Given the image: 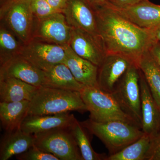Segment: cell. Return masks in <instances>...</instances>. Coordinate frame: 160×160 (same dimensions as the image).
Wrapping results in <instances>:
<instances>
[{
	"instance_id": "6da1fadb",
	"label": "cell",
	"mask_w": 160,
	"mask_h": 160,
	"mask_svg": "<svg viewBox=\"0 0 160 160\" xmlns=\"http://www.w3.org/2000/svg\"><path fill=\"white\" fill-rule=\"evenodd\" d=\"M94 11L98 32L107 54L122 55L136 63L155 42L149 29L140 28L126 20L112 5Z\"/></svg>"
},
{
	"instance_id": "7a4b0ae2",
	"label": "cell",
	"mask_w": 160,
	"mask_h": 160,
	"mask_svg": "<svg viewBox=\"0 0 160 160\" xmlns=\"http://www.w3.org/2000/svg\"><path fill=\"white\" fill-rule=\"evenodd\" d=\"M87 111L80 92L42 86L30 101L27 115Z\"/></svg>"
},
{
	"instance_id": "3957f363",
	"label": "cell",
	"mask_w": 160,
	"mask_h": 160,
	"mask_svg": "<svg viewBox=\"0 0 160 160\" xmlns=\"http://www.w3.org/2000/svg\"><path fill=\"white\" fill-rule=\"evenodd\" d=\"M81 123L89 133L102 142L109 155L117 153L144 133L137 125L121 120L97 122L89 118Z\"/></svg>"
},
{
	"instance_id": "277c9868",
	"label": "cell",
	"mask_w": 160,
	"mask_h": 160,
	"mask_svg": "<svg viewBox=\"0 0 160 160\" xmlns=\"http://www.w3.org/2000/svg\"><path fill=\"white\" fill-rule=\"evenodd\" d=\"M80 92L91 120L97 122L121 120L139 127L121 108L112 93L103 91L99 87L86 86H84Z\"/></svg>"
},
{
	"instance_id": "5b68a950",
	"label": "cell",
	"mask_w": 160,
	"mask_h": 160,
	"mask_svg": "<svg viewBox=\"0 0 160 160\" xmlns=\"http://www.w3.org/2000/svg\"><path fill=\"white\" fill-rule=\"evenodd\" d=\"M139 69L134 62L123 76L112 93L121 108L142 128Z\"/></svg>"
},
{
	"instance_id": "8992f818",
	"label": "cell",
	"mask_w": 160,
	"mask_h": 160,
	"mask_svg": "<svg viewBox=\"0 0 160 160\" xmlns=\"http://www.w3.org/2000/svg\"><path fill=\"white\" fill-rule=\"evenodd\" d=\"M34 136L35 146L60 160H83L69 127L52 129Z\"/></svg>"
},
{
	"instance_id": "52a82bcc",
	"label": "cell",
	"mask_w": 160,
	"mask_h": 160,
	"mask_svg": "<svg viewBox=\"0 0 160 160\" xmlns=\"http://www.w3.org/2000/svg\"><path fill=\"white\" fill-rule=\"evenodd\" d=\"M34 16L30 0H11L1 9V18L24 45L32 38Z\"/></svg>"
},
{
	"instance_id": "ba28073f",
	"label": "cell",
	"mask_w": 160,
	"mask_h": 160,
	"mask_svg": "<svg viewBox=\"0 0 160 160\" xmlns=\"http://www.w3.org/2000/svg\"><path fill=\"white\" fill-rule=\"evenodd\" d=\"M19 55L44 71L63 63L66 58L62 46L34 38L24 45Z\"/></svg>"
},
{
	"instance_id": "9c48e42d",
	"label": "cell",
	"mask_w": 160,
	"mask_h": 160,
	"mask_svg": "<svg viewBox=\"0 0 160 160\" xmlns=\"http://www.w3.org/2000/svg\"><path fill=\"white\" fill-rule=\"evenodd\" d=\"M32 37L60 46L69 44L72 27L63 12H56L47 17L36 19Z\"/></svg>"
},
{
	"instance_id": "30bf717a",
	"label": "cell",
	"mask_w": 160,
	"mask_h": 160,
	"mask_svg": "<svg viewBox=\"0 0 160 160\" xmlns=\"http://www.w3.org/2000/svg\"><path fill=\"white\" fill-rule=\"evenodd\" d=\"M69 45L80 57L99 67L107 53L99 36L72 28Z\"/></svg>"
},
{
	"instance_id": "8fae6325",
	"label": "cell",
	"mask_w": 160,
	"mask_h": 160,
	"mask_svg": "<svg viewBox=\"0 0 160 160\" xmlns=\"http://www.w3.org/2000/svg\"><path fill=\"white\" fill-rule=\"evenodd\" d=\"M134 62L131 59L122 55H106L102 65L98 67L99 88L106 92L112 93L119 81Z\"/></svg>"
},
{
	"instance_id": "7c38bea8",
	"label": "cell",
	"mask_w": 160,
	"mask_h": 160,
	"mask_svg": "<svg viewBox=\"0 0 160 160\" xmlns=\"http://www.w3.org/2000/svg\"><path fill=\"white\" fill-rule=\"evenodd\" d=\"M13 78L39 88L45 85V72L18 55L1 65L0 78Z\"/></svg>"
},
{
	"instance_id": "4fadbf2b",
	"label": "cell",
	"mask_w": 160,
	"mask_h": 160,
	"mask_svg": "<svg viewBox=\"0 0 160 160\" xmlns=\"http://www.w3.org/2000/svg\"><path fill=\"white\" fill-rule=\"evenodd\" d=\"M62 12L72 28L99 36L95 12L86 0H68Z\"/></svg>"
},
{
	"instance_id": "5bb4252c",
	"label": "cell",
	"mask_w": 160,
	"mask_h": 160,
	"mask_svg": "<svg viewBox=\"0 0 160 160\" xmlns=\"http://www.w3.org/2000/svg\"><path fill=\"white\" fill-rule=\"evenodd\" d=\"M112 7L120 15L140 28L149 29L160 25V6L149 0L126 8Z\"/></svg>"
},
{
	"instance_id": "9a60e30c",
	"label": "cell",
	"mask_w": 160,
	"mask_h": 160,
	"mask_svg": "<svg viewBox=\"0 0 160 160\" xmlns=\"http://www.w3.org/2000/svg\"><path fill=\"white\" fill-rule=\"evenodd\" d=\"M139 75L142 129L144 133L152 137L160 130V108L152 96L145 76L140 69Z\"/></svg>"
},
{
	"instance_id": "2e32d148",
	"label": "cell",
	"mask_w": 160,
	"mask_h": 160,
	"mask_svg": "<svg viewBox=\"0 0 160 160\" xmlns=\"http://www.w3.org/2000/svg\"><path fill=\"white\" fill-rule=\"evenodd\" d=\"M62 46L66 53L63 63L68 66L77 81L84 86L99 87L98 83V67L78 55L69 44Z\"/></svg>"
},
{
	"instance_id": "e0dca14e",
	"label": "cell",
	"mask_w": 160,
	"mask_h": 160,
	"mask_svg": "<svg viewBox=\"0 0 160 160\" xmlns=\"http://www.w3.org/2000/svg\"><path fill=\"white\" fill-rule=\"evenodd\" d=\"M75 118L69 112L45 115H27L23 120L21 129L34 135L58 128H69Z\"/></svg>"
},
{
	"instance_id": "ac0fdd59",
	"label": "cell",
	"mask_w": 160,
	"mask_h": 160,
	"mask_svg": "<svg viewBox=\"0 0 160 160\" xmlns=\"http://www.w3.org/2000/svg\"><path fill=\"white\" fill-rule=\"evenodd\" d=\"M34 135L29 134L21 129L6 132L1 141L0 160H8L27 151L34 145Z\"/></svg>"
},
{
	"instance_id": "d6986e66",
	"label": "cell",
	"mask_w": 160,
	"mask_h": 160,
	"mask_svg": "<svg viewBox=\"0 0 160 160\" xmlns=\"http://www.w3.org/2000/svg\"><path fill=\"white\" fill-rule=\"evenodd\" d=\"M38 88L13 78H0L1 102L30 101Z\"/></svg>"
},
{
	"instance_id": "ffe728a7",
	"label": "cell",
	"mask_w": 160,
	"mask_h": 160,
	"mask_svg": "<svg viewBox=\"0 0 160 160\" xmlns=\"http://www.w3.org/2000/svg\"><path fill=\"white\" fill-rule=\"evenodd\" d=\"M30 101L0 102V119L6 132L21 129L23 120L28 114Z\"/></svg>"
},
{
	"instance_id": "44dd1931",
	"label": "cell",
	"mask_w": 160,
	"mask_h": 160,
	"mask_svg": "<svg viewBox=\"0 0 160 160\" xmlns=\"http://www.w3.org/2000/svg\"><path fill=\"white\" fill-rule=\"evenodd\" d=\"M44 72L45 82L43 86L78 92L81 91L84 87L75 78L68 66L64 63L55 65Z\"/></svg>"
},
{
	"instance_id": "7402d4cb",
	"label": "cell",
	"mask_w": 160,
	"mask_h": 160,
	"mask_svg": "<svg viewBox=\"0 0 160 160\" xmlns=\"http://www.w3.org/2000/svg\"><path fill=\"white\" fill-rule=\"evenodd\" d=\"M142 72L156 102L160 108V66L150 49L136 62Z\"/></svg>"
},
{
	"instance_id": "603a6c76",
	"label": "cell",
	"mask_w": 160,
	"mask_h": 160,
	"mask_svg": "<svg viewBox=\"0 0 160 160\" xmlns=\"http://www.w3.org/2000/svg\"><path fill=\"white\" fill-rule=\"evenodd\" d=\"M83 160H106L107 156L105 153L96 152L92 146L90 139L85 128L76 118L69 127Z\"/></svg>"
},
{
	"instance_id": "cb8c5ba5",
	"label": "cell",
	"mask_w": 160,
	"mask_h": 160,
	"mask_svg": "<svg viewBox=\"0 0 160 160\" xmlns=\"http://www.w3.org/2000/svg\"><path fill=\"white\" fill-rule=\"evenodd\" d=\"M151 138L144 133L139 138L117 153L108 156L106 160H146Z\"/></svg>"
},
{
	"instance_id": "d4e9b609",
	"label": "cell",
	"mask_w": 160,
	"mask_h": 160,
	"mask_svg": "<svg viewBox=\"0 0 160 160\" xmlns=\"http://www.w3.org/2000/svg\"><path fill=\"white\" fill-rule=\"evenodd\" d=\"M9 29L3 25H1L0 29L1 65L19 55L24 46V44L19 40L17 39L16 36Z\"/></svg>"
},
{
	"instance_id": "484cf974",
	"label": "cell",
	"mask_w": 160,
	"mask_h": 160,
	"mask_svg": "<svg viewBox=\"0 0 160 160\" xmlns=\"http://www.w3.org/2000/svg\"><path fill=\"white\" fill-rule=\"evenodd\" d=\"M17 159L20 160H60L53 154L43 151L35 145L27 151L17 156Z\"/></svg>"
},
{
	"instance_id": "4316f807",
	"label": "cell",
	"mask_w": 160,
	"mask_h": 160,
	"mask_svg": "<svg viewBox=\"0 0 160 160\" xmlns=\"http://www.w3.org/2000/svg\"><path fill=\"white\" fill-rule=\"evenodd\" d=\"M30 6L33 16L37 19L58 12L46 0H30Z\"/></svg>"
},
{
	"instance_id": "83f0119b",
	"label": "cell",
	"mask_w": 160,
	"mask_h": 160,
	"mask_svg": "<svg viewBox=\"0 0 160 160\" xmlns=\"http://www.w3.org/2000/svg\"><path fill=\"white\" fill-rule=\"evenodd\" d=\"M146 160H160V130L151 138Z\"/></svg>"
},
{
	"instance_id": "f1b7e54d",
	"label": "cell",
	"mask_w": 160,
	"mask_h": 160,
	"mask_svg": "<svg viewBox=\"0 0 160 160\" xmlns=\"http://www.w3.org/2000/svg\"><path fill=\"white\" fill-rule=\"evenodd\" d=\"M114 7L124 8L136 5L143 0H106Z\"/></svg>"
},
{
	"instance_id": "f546056e",
	"label": "cell",
	"mask_w": 160,
	"mask_h": 160,
	"mask_svg": "<svg viewBox=\"0 0 160 160\" xmlns=\"http://www.w3.org/2000/svg\"><path fill=\"white\" fill-rule=\"evenodd\" d=\"M50 5L58 12H62L66 8L68 0H46Z\"/></svg>"
},
{
	"instance_id": "4dcf8cb0",
	"label": "cell",
	"mask_w": 160,
	"mask_h": 160,
	"mask_svg": "<svg viewBox=\"0 0 160 160\" xmlns=\"http://www.w3.org/2000/svg\"><path fill=\"white\" fill-rule=\"evenodd\" d=\"M86 1L94 10L112 5L106 0H86Z\"/></svg>"
},
{
	"instance_id": "1f68e13d",
	"label": "cell",
	"mask_w": 160,
	"mask_h": 160,
	"mask_svg": "<svg viewBox=\"0 0 160 160\" xmlns=\"http://www.w3.org/2000/svg\"><path fill=\"white\" fill-rule=\"evenodd\" d=\"M150 51L160 66V42H155L151 46Z\"/></svg>"
},
{
	"instance_id": "d6a6232c",
	"label": "cell",
	"mask_w": 160,
	"mask_h": 160,
	"mask_svg": "<svg viewBox=\"0 0 160 160\" xmlns=\"http://www.w3.org/2000/svg\"><path fill=\"white\" fill-rule=\"evenodd\" d=\"M149 29L155 42H160V25Z\"/></svg>"
}]
</instances>
